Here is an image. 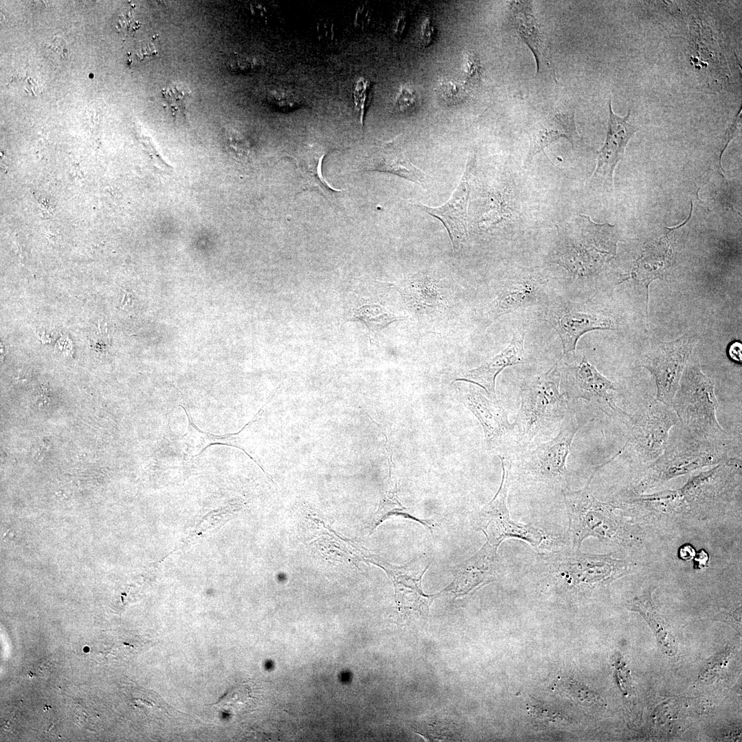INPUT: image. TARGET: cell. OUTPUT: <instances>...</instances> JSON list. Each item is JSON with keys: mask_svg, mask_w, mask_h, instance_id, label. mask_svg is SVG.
Segmentation results:
<instances>
[{"mask_svg": "<svg viewBox=\"0 0 742 742\" xmlns=\"http://www.w3.org/2000/svg\"><path fill=\"white\" fill-rule=\"evenodd\" d=\"M407 309L417 319L435 318L449 308L450 297L445 289L425 273L410 276L395 285Z\"/></svg>", "mask_w": 742, "mask_h": 742, "instance_id": "obj_14", "label": "cell"}, {"mask_svg": "<svg viewBox=\"0 0 742 742\" xmlns=\"http://www.w3.org/2000/svg\"><path fill=\"white\" fill-rule=\"evenodd\" d=\"M694 554V550L690 546H684L680 550V556L684 560L690 559Z\"/></svg>", "mask_w": 742, "mask_h": 742, "instance_id": "obj_44", "label": "cell"}, {"mask_svg": "<svg viewBox=\"0 0 742 742\" xmlns=\"http://www.w3.org/2000/svg\"><path fill=\"white\" fill-rule=\"evenodd\" d=\"M697 341L695 335H686L670 342H660L643 359L641 366L655 378L657 401L671 407Z\"/></svg>", "mask_w": 742, "mask_h": 742, "instance_id": "obj_9", "label": "cell"}, {"mask_svg": "<svg viewBox=\"0 0 742 742\" xmlns=\"http://www.w3.org/2000/svg\"><path fill=\"white\" fill-rule=\"evenodd\" d=\"M435 27L430 18H426L423 22L420 30V41L423 46L429 45L434 40Z\"/></svg>", "mask_w": 742, "mask_h": 742, "instance_id": "obj_39", "label": "cell"}, {"mask_svg": "<svg viewBox=\"0 0 742 742\" xmlns=\"http://www.w3.org/2000/svg\"><path fill=\"white\" fill-rule=\"evenodd\" d=\"M611 102L610 100L606 139L598 153L597 166L591 178L594 183L607 186L612 185L615 167L623 157L627 142L636 131L631 121V109L625 116H618L614 113Z\"/></svg>", "mask_w": 742, "mask_h": 742, "instance_id": "obj_17", "label": "cell"}, {"mask_svg": "<svg viewBox=\"0 0 742 742\" xmlns=\"http://www.w3.org/2000/svg\"><path fill=\"white\" fill-rule=\"evenodd\" d=\"M497 548L486 541L478 552L457 567L453 581L442 592L462 596L495 580L502 569Z\"/></svg>", "mask_w": 742, "mask_h": 742, "instance_id": "obj_15", "label": "cell"}, {"mask_svg": "<svg viewBox=\"0 0 742 742\" xmlns=\"http://www.w3.org/2000/svg\"><path fill=\"white\" fill-rule=\"evenodd\" d=\"M475 168V155H473L468 159L458 186L442 205L431 207L420 203L415 205L422 211L441 221L448 232L454 254L459 253L468 240L467 209Z\"/></svg>", "mask_w": 742, "mask_h": 742, "instance_id": "obj_11", "label": "cell"}, {"mask_svg": "<svg viewBox=\"0 0 742 742\" xmlns=\"http://www.w3.org/2000/svg\"><path fill=\"white\" fill-rule=\"evenodd\" d=\"M463 403L481 423L485 441L489 448L513 430L508 414L497 400L488 399L475 388H470L462 396Z\"/></svg>", "mask_w": 742, "mask_h": 742, "instance_id": "obj_20", "label": "cell"}, {"mask_svg": "<svg viewBox=\"0 0 742 742\" xmlns=\"http://www.w3.org/2000/svg\"><path fill=\"white\" fill-rule=\"evenodd\" d=\"M502 466L500 486L493 499L482 508L474 519V527L482 531L491 544L499 546L506 538H517L538 547L543 540L542 532L530 524L513 521L507 508L510 462L499 457Z\"/></svg>", "mask_w": 742, "mask_h": 742, "instance_id": "obj_7", "label": "cell"}, {"mask_svg": "<svg viewBox=\"0 0 742 742\" xmlns=\"http://www.w3.org/2000/svg\"><path fill=\"white\" fill-rule=\"evenodd\" d=\"M362 170L391 173L421 185L427 179L425 172L411 162L394 142L378 148L365 161Z\"/></svg>", "mask_w": 742, "mask_h": 742, "instance_id": "obj_21", "label": "cell"}, {"mask_svg": "<svg viewBox=\"0 0 742 742\" xmlns=\"http://www.w3.org/2000/svg\"><path fill=\"white\" fill-rule=\"evenodd\" d=\"M464 74L468 82H478L480 77V66L479 60L474 54H467L465 57Z\"/></svg>", "mask_w": 742, "mask_h": 742, "instance_id": "obj_37", "label": "cell"}, {"mask_svg": "<svg viewBox=\"0 0 742 742\" xmlns=\"http://www.w3.org/2000/svg\"><path fill=\"white\" fill-rule=\"evenodd\" d=\"M730 655V649L719 653L704 667L703 671L699 674V678L706 679V678L709 679L717 676V673L723 671V668L728 663Z\"/></svg>", "mask_w": 742, "mask_h": 742, "instance_id": "obj_35", "label": "cell"}, {"mask_svg": "<svg viewBox=\"0 0 742 742\" xmlns=\"http://www.w3.org/2000/svg\"><path fill=\"white\" fill-rule=\"evenodd\" d=\"M333 150L317 144L307 145L290 155L300 175L302 190H315L328 199L339 192L328 185L322 171L324 157Z\"/></svg>", "mask_w": 742, "mask_h": 742, "instance_id": "obj_22", "label": "cell"}, {"mask_svg": "<svg viewBox=\"0 0 742 742\" xmlns=\"http://www.w3.org/2000/svg\"><path fill=\"white\" fill-rule=\"evenodd\" d=\"M530 139V147L526 163L552 142L561 137L566 138L574 147L578 146L581 137L577 132L574 111L556 110L535 122L526 130Z\"/></svg>", "mask_w": 742, "mask_h": 742, "instance_id": "obj_18", "label": "cell"}, {"mask_svg": "<svg viewBox=\"0 0 742 742\" xmlns=\"http://www.w3.org/2000/svg\"><path fill=\"white\" fill-rule=\"evenodd\" d=\"M561 374L557 363L548 372L525 383L521 389V405L515 427L522 442L562 421L567 404L559 390Z\"/></svg>", "mask_w": 742, "mask_h": 742, "instance_id": "obj_3", "label": "cell"}, {"mask_svg": "<svg viewBox=\"0 0 742 742\" xmlns=\"http://www.w3.org/2000/svg\"><path fill=\"white\" fill-rule=\"evenodd\" d=\"M370 10L368 7L366 5H361L358 8L356 12L355 23L359 27H364L368 25L370 21Z\"/></svg>", "mask_w": 742, "mask_h": 742, "instance_id": "obj_41", "label": "cell"}, {"mask_svg": "<svg viewBox=\"0 0 742 742\" xmlns=\"http://www.w3.org/2000/svg\"><path fill=\"white\" fill-rule=\"evenodd\" d=\"M372 85L370 82L363 78L356 81L354 87L353 97L355 108L359 114L361 126H363L364 116L369 106L372 95Z\"/></svg>", "mask_w": 742, "mask_h": 742, "instance_id": "obj_30", "label": "cell"}, {"mask_svg": "<svg viewBox=\"0 0 742 742\" xmlns=\"http://www.w3.org/2000/svg\"><path fill=\"white\" fill-rule=\"evenodd\" d=\"M226 139L229 149L234 153L238 156L246 155L249 146L247 142H245L242 136L239 135L237 133L231 131L227 133Z\"/></svg>", "mask_w": 742, "mask_h": 742, "instance_id": "obj_38", "label": "cell"}, {"mask_svg": "<svg viewBox=\"0 0 742 742\" xmlns=\"http://www.w3.org/2000/svg\"><path fill=\"white\" fill-rule=\"evenodd\" d=\"M413 729L429 741L450 739L456 733L449 723L434 719L416 723Z\"/></svg>", "mask_w": 742, "mask_h": 742, "instance_id": "obj_28", "label": "cell"}, {"mask_svg": "<svg viewBox=\"0 0 742 742\" xmlns=\"http://www.w3.org/2000/svg\"><path fill=\"white\" fill-rule=\"evenodd\" d=\"M679 425L675 434H671V430L662 454L646 468L638 489L653 487L701 468L731 460L728 445L723 440L699 438Z\"/></svg>", "mask_w": 742, "mask_h": 742, "instance_id": "obj_1", "label": "cell"}, {"mask_svg": "<svg viewBox=\"0 0 742 742\" xmlns=\"http://www.w3.org/2000/svg\"><path fill=\"white\" fill-rule=\"evenodd\" d=\"M437 90L440 96L449 104H456L461 102L466 95V91L463 86L447 80L440 82L438 85Z\"/></svg>", "mask_w": 742, "mask_h": 742, "instance_id": "obj_33", "label": "cell"}, {"mask_svg": "<svg viewBox=\"0 0 742 742\" xmlns=\"http://www.w3.org/2000/svg\"><path fill=\"white\" fill-rule=\"evenodd\" d=\"M616 390L614 384L589 363L585 357L573 370L570 396L592 402L610 418H619L626 423L630 415L617 407L609 397V391Z\"/></svg>", "mask_w": 742, "mask_h": 742, "instance_id": "obj_16", "label": "cell"}, {"mask_svg": "<svg viewBox=\"0 0 742 742\" xmlns=\"http://www.w3.org/2000/svg\"><path fill=\"white\" fill-rule=\"evenodd\" d=\"M589 483L580 491H563L572 548L579 550L583 541L590 536L611 538L616 530L612 506L596 499L588 489Z\"/></svg>", "mask_w": 742, "mask_h": 742, "instance_id": "obj_10", "label": "cell"}, {"mask_svg": "<svg viewBox=\"0 0 742 742\" xmlns=\"http://www.w3.org/2000/svg\"><path fill=\"white\" fill-rule=\"evenodd\" d=\"M363 303L352 310L350 320L363 323L372 332H377L390 324L405 319V317L394 314L385 306L368 300L361 299Z\"/></svg>", "mask_w": 742, "mask_h": 742, "instance_id": "obj_26", "label": "cell"}, {"mask_svg": "<svg viewBox=\"0 0 742 742\" xmlns=\"http://www.w3.org/2000/svg\"><path fill=\"white\" fill-rule=\"evenodd\" d=\"M741 349H742V346H741V343H739L738 341H735V342L732 343V344L730 345L729 348H728L729 357L733 361H736L737 363H741V357H742V355H741Z\"/></svg>", "mask_w": 742, "mask_h": 742, "instance_id": "obj_42", "label": "cell"}, {"mask_svg": "<svg viewBox=\"0 0 742 742\" xmlns=\"http://www.w3.org/2000/svg\"><path fill=\"white\" fill-rule=\"evenodd\" d=\"M628 606L630 610L637 611L642 615L648 622L656 636L662 651L668 656H674L677 651L675 639L655 608L652 603L651 592L641 596L635 597L630 600Z\"/></svg>", "mask_w": 742, "mask_h": 742, "instance_id": "obj_24", "label": "cell"}, {"mask_svg": "<svg viewBox=\"0 0 742 742\" xmlns=\"http://www.w3.org/2000/svg\"><path fill=\"white\" fill-rule=\"evenodd\" d=\"M543 319L558 333L564 353H574L576 343L584 333L594 330L614 328L610 317L581 310L571 302L552 305L546 312Z\"/></svg>", "mask_w": 742, "mask_h": 742, "instance_id": "obj_13", "label": "cell"}, {"mask_svg": "<svg viewBox=\"0 0 742 742\" xmlns=\"http://www.w3.org/2000/svg\"><path fill=\"white\" fill-rule=\"evenodd\" d=\"M540 284V282L532 278L515 280L507 283L488 307V323L532 304L537 299Z\"/></svg>", "mask_w": 742, "mask_h": 742, "instance_id": "obj_23", "label": "cell"}, {"mask_svg": "<svg viewBox=\"0 0 742 742\" xmlns=\"http://www.w3.org/2000/svg\"><path fill=\"white\" fill-rule=\"evenodd\" d=\"M585 423L574 413H567L556 436L525 455L528 473L540 482L561 487L562 491L567 490V457L574 437Z\"/></svg>", "mask_w": 742, "mask_h": 742, "instance_id": "obj_6", "label": "cell"}, {"mask_svg": "<svg viewBox=\"0 0 742 742\" xmlns=\"http://www.w3.org/2000/svg\"><path fill=\"white\" fill-rule=\"evenodd\" d=\"M368 551L362 560L379 566L386 572L394 585L398 610L406 615L426 618L433 600L442 594L440 592L437 594L426 595L423 592L422 578L430 563L420 573L414 574L407 565H394Z\"/></svg>", "mask_w": 742, "mask_h": 742, "instance_id": "obj_12", "label": "cell"}, {"mask_svg": "<svg viewBox=\"0 0 742 742\" xmlns=\"http://www.w3.org/2000/svg\"><path fill=\"white\" fill-rule=\"evenodd\" d=\"M420 104V97L412 88L404 87L400 89L394 100V108L403 114L414 111Z\"/></svg>", "mask_w": 742, "mask_h": 742, "instance_id": "obj_31", "label": "cell"}, {"mask_svg": "<svg viewBox=\"0 0 742 742\" xmlns=\"http://www.w3.org/2000/svg\"><path fill=\"white\" fill-rule=\"evenodd\" d=\"M719 407L715 385L699 365L685 368L671 407L679 423L695 436L723 440L725 431L717 418Z\"/></svg>", "mask_w": 742, "mask_h": 742, "instance_id": "obj_2", "label": "cell"}, {"mask_svg": "<svg viewBox=\"0 0 742 742\" xmlns=\"http://www.w3.org/2000/svg\"><path fill=\"white\" fill-rule=\"evenodd\" d=\"M393 516H401L413 519L430 528L429 521L413 516L403 506L398 496L396 482L391 466L387 491L368 527L370 534L372 533L382 522Z\"/></svg>", "mask_w": 742, "mask_h": 742, "instance_id": "obj_25", "label": "cell"}, {"mask_svg": "<svg viewBox=\"0 0 742 742\" xmlns=\"http://www.w3.org/2000/svg\"><path fill=\"white\" fill-rule=\"evenodd\" d=\"M529 711L537 719L554 724L563 723L564 717L557 711L545 708L541 705L530 706Z\"/></svg>", "mask_w": 742, "mask_h": 742, "instance_id": "obj_36", "label": "cell"}, {"mask_svg": "<svg viewBox=\"0 0 742 742\" xmlns=\"http://www.w3.org/2000/svg\"><path fill=\"white\" fill-rule=\"evenodd\" d=\"M629 443L637 458L651 462L664 450L673 428L679 424L670 406L656 400L629 418Z\"/></svg>", "mask_w": 742, "mask_h": 742, "instance_id": "obj_8", "label": "cell"}, {"mask_svg": "<svg viewBox=\"0 0 742 742\" xmlns=\"http://www.w3.org/2000/svg\"><path fill=\"white\" fill-rule=\"evenodd\" d=\"M614 230L608 223L598 224L589 216L579 214L558 227L559 264L574 275L589 273L610 258L614 251L607 250L606 240Z\"/></svg>", "mask_w": 742, "mask_h": 742, "instance_id": "obj_4", "label": "cell"}, {"mask_svg": "<svg viewBox=\"0 0 742 742\" xmlns=\"http://www.w3.org/2000/svg\"><path fill=\"white\" fill-rule=\"evenodd\" d=\"M46 56L54 64H61L69 56L67 42L60 37H54L44 47Z\"/></svg>", "mask_w": 742, "mask_h": 742, "instance_id": "obj_32", "label": "cell"}, {"mask_svg": "<svg viewBox=\"0 0 742 742\" xmlns=\"http://www.w3.org/2000/svg\"><path fill=\"white\" fill-rule=\"evenodd\" d=\"M262 64L261 60L246 55H234L230 57L227 65L233 71L246 72L252 71Z\"/></svg>", "mask_w": 742, "mask_h": 742, "instance_id": "obj_34", "label": "cell"}, {"mask_svg": "<svg viewBox=\"0 0 742 742\" xmlns=\"http://www.w3.org/2000/svg\"><path fill=\"white\" fill-rule=\"evenodd\" d=\"M317 36L320 39L330 41L334 38V25L328 20H322L317 24Z\"/></svg>", "mask_w": 742, "mask_h": 742, "instance_id": "obj_40", "label": "cell"}, {"mask_svg": "<svg viewBox=\"0 0 742 742\" xmlns=\"http://www.w3.org/2000/svg\"><path fill=\"white\" fill-rule=\"evenodd\" d=\"M526 332L519 330L514 333L509 344L497 355L482 364L471 369L457 380L465 381L482 387L491 399L497 400L495 379L506 367L522 363L525 358L524 337Z\"/></svg>", "mask_w": 742, "mask_h": 742, "instance_id": "obj_19", "label": "cell"}, {"mask_svg": "<svg viewBox=\"0 0 742 742\" xmlns=\"http://www.w3.org/2000/svg\"><path fill=\"white\" fill-rule=\"evenodd\" d=\"M708 554H707V553H706V552H704V551H701V552H699V553L698 554V555H697V559H696V561H697V563L699 564V565H698V566H699V567H704V564H703L702 561H704V562H705L706 563H708Z\"/></svg>", "mask_w": 742, "mask_h": 742, "instance_id": "obj_45", "label": "cell"}, {"mask_svg": "<svg viewBox=\"0 0 742 742\" xmlns=\"http://www.w3.org/2000/svg\"><path fill=\"white\" fill-rule=\"evenodd\" d=\"M267 99L276 108L291 111L302 105V100L295 93L282 88L271 89L268 91Z\"/></svg>", "mask_w": 742, "mask_h": 742, "instance_id": "obj_29", "label": "cell"}, {"mask_svg": "<svg viewBox=\"0 0 742 742\" xmlns=\"http://www.w3.org/2000/svg\"><path fill=\"white\" fill-rule=\"evenodd\" d=\"M162 94L175 118H183L190 101L189 88L182 83L172 82L163 89Z\"/></svg>", "mask_w": 742, "mask_h": 742, "instance_id": "obj_27", "label": "cell"}, {"mask_svg": "<svg viewBox=\"0 0 742 742\" xmlns=\"http://www.w3.org/2000/svg\"><path fill=\"white\" fill-rule=\"evenodd\" d=\"M406 23L405 15L403 14H400L394 24L393 32L394 35L401 37L405 30Z\"/></svg>", "mask_w": 742, "mask_h": 742, "instance_id": "obj_43", "label": "cell"}, {"mask_svg": "<svg viewBox=\"0 0 742 742\" xmlns=\"http://www.w3.org/2000/svg\"><path fill=\"white\" fill-rule=\"evenodd\" d=\"M541 556L540 574L569 587L605 584L622 576L627 569L625 561L611 556L583 554L573 548Z\"/></svg>", "mask_w": 742, "mask_h": 742, "instance_id": "obj_5", "label": "cell"}]
</instances>
